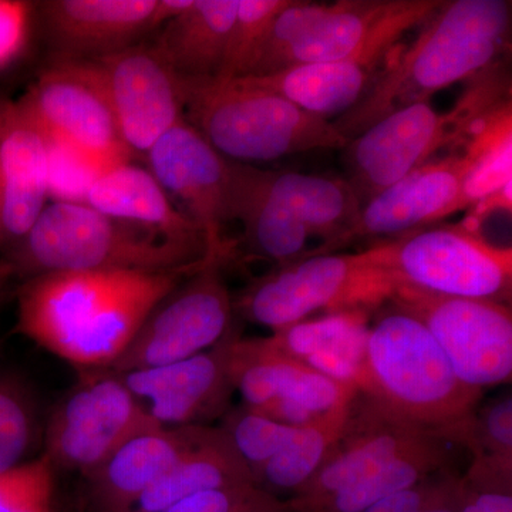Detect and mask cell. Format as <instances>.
Returning <instances> with one entry per match:
<instances>
[{"mask_svg":"<svg viewBox=\"0 0 512 512\" xmlns=\"http://www.w3.org/2000/svg\"><path fill=\"white\" fill-rule=\"evenodd\" d=\"M461 495H463V484L461 476L444 468L434 480L433 490L427 498L426 503L421 505L417 512H460Z\"/></svg>","mask_w":512,"mask_h":512,"instance_id":"42","label":"cell"},{"mask_svg":"<svg viewBox=\"0 0 512 512\" xmlns=\"http://www.w3.org/2000/svg\"><path fill=\"white\" fill-rule=\"evenodd\" d=\"M237 336L231 329L198 355L117 375L158 426H202V421L224 412L235 392L229 360Z\"/></svg>","mask_w":512,"mask_h":512,"instance_id":"17","label":"cell"},{"mask_svg":"<svg viewBox=\"0 0 512 512\" xmlns=\"http://www.w3.org/2000/svg\"><path fill=\"white\" fill-rule=\"evenodd\" d=\"M225 264L224 259H211L158 303L123 356L107 370L126 373L168 365L217 345L232 329L234 309L222 276Z\"/></svg>","mask_w":512,"mask_h":512,"instance_id":"11","label":"cell"},{"mask_svg":"<svg viewBox=\"0 0 512 512\" xmlns=\"http://www.w3.org/2000/svg\"><path fill=\"white\" fill-rule=\"evenodd\" d=\"M292 0H238L237 15L229 32L227 52L218 79L247 76L266 33Z\"/></svg>","mask_w":512,"mask_h":512,"instance_id":"35","label":"cell"},{"mask_svg":"<svg viewBox=\"0 0 512 512\" xmlns=\"http://www.w3.org/2000/svg\"><path fill=\"white\" fill-rule=\"evenodd\" d=\"M394 49L396 47L377 46L340 62L306 64L268 76L245 79L259 89L284 97L309 113L323 119H338L362 99L393 55Z\"/></svg>","mask_w":512,"mask_h":512,"instance_id":"22","label":"cell"},{"mask_svg":"<svg viewBox=\"0 0 512 512\" xmlns=\"http://www.w3.org/2000/svg\"><path fill=\"white\" fill-rule=\"evenodd\" d=\"M396 288L389 272L366 251L305 255L255 279L237 308L249 322L278 332L323 313H375Z\"/></svg>","mask_w":512,"mask_h":512,"instance_id":"7","label":"cell"},{"mask_svg":"<svg viewBox=\"0 0 512 512\" xmlns=\"http://www.w3.org/2000/svg\"><path fill=\"white\" fill-rule=\"evenodd\" d=\"M55 470L42 454L0 474V512H53Z\"/></svg>","mask_w":512,"mask_h":512,"instance_id":"38","label":"cell"},{"mask_svg":"<svg viewBox=\"0 0 512 512\" xmlns=\"http://www.w3.org/2000/svg\"><path fill=\"white\" fill-rule=\"evenodd\" d=\"M194 0H156V9L153 13V30L167 25L170 20L177 18L192 5Z\"/></svg>","mask_w":512,"mask_h":512,"instance_id":"45","label":"cell"},{"mask_svg":"<svg viewBox=\"0 0 512 512\" xmlns=\"http://www.w3.org/2000/svg\"><path fill=\"white\" fill-rule=\"evenodd\" d=\"M154 9L156 0H50L42 16L55 59L89 60L136 45Z\"/></svg>","mask_w":512,"mask_h":512,"instance_id":"20","label":"cell"},{"mask_svg":"<svg viewBox=\"0 0 512 512\" xmlns=\"http://www.w3.org/2000/svg\"><path fill=\"white\" fill-rule=\"evenodd\" d=\"M238 0H194L163 26L154 49L181 79L220 76Z\"/></svg>","mask_w":512,"mask_h":512,"instance_id":"26","label":"cell"},{"mask_svg":"<svg viewBox=\"0 0 512 512\" xmlns=\"http://www.w3.org/2000/svg\"><path fill=\"white\" fill-rule=\"evenodd\" d=\"M146 156L151 175L200 228L208 256L229 261L235 242L225 237L224 227L232 222V161L185 119L158 138Z\"/></svg>","mask_w":512,"mask_h":512,"instance_id":"13","label":"cell"},{"mask_svg":"<svg viewBox=\"0 0 512 512\" xmlns=\"http://www.w3.org/2000/svg\"><path fill=\"white\" fill-rule=\"evenodd\" d=\"M460 151L471 160L464 188L468 208L512 183V101L488 117Z\"/></svg>","mask_w":512,"mask_h":512,"instance_id":"31","label":"cell"},{"mask_svg":"<svg viewBox=\"0 0 512 512\" xmlns=\"http://www.w3.org/2000/svg\"><path fill=\"white\" fill-rule=\"evenodd\" d=\"M12 269L10 266L6 264L5 259L0 261V301H2L3 295H5L6 289H8V285L10 279L13 278Z\"/></svg>","mask_w":512,"mask_h":512,"instance_id":"46","label":"cell"},{"mask_svg":"<svg viewBox=\"0 0 512 512\" xmlns=\"http://www.w3.org/2000/svg\"><path fill=\"white\" fill-rule=\"evenodd\" d=\"M158 512H291L286 501L258 485L205 491Z\"/></svg>","mask_w":512,"mask_h":512,"instance_id":"40","label":"cell"},{"mask_svg":"<svg viewBox=\"0 0 512 512\" xmlns=\"http://www.w3.org/2000/svg\"><path fill=\"white\" fill-rule=\"evenodd\" d=\"M238 457L255 476L288 444L296 427L286 426L265 414L242 406L225 416L220 427Z\"/></svg>","mask_w":512,"mask_h":512,"instance_id":"33","label":"cell"},{"mask_svg":"<svg viewBox=\"0 0 512 512\" xmlns=\"http://www.w3.org/2000/svg\"><path fill=\"white\" fill-rule=\"evenodd\" d=\"M332 5L333 3L292 0L272 22L261 49L245 77L268 76L275 73L285 53L328 15Z\"/></svg>","mask_w":512,"mask_h":512,"instance_id":"36","label":"cell"},{"mask_svg":"<svg viewBox=\"0 0 512 512\" xmlns=\"http://www.w3.org/2000/svg\"><path fill=\"white\" fill-rule=\"evenodd\" d=\"M359 390L457 443L483 399V392L458 379L429 329L390 301L370 318Z\"/></svg>","mask_w":512,"mask_h":512,"instance_id":"3","label":"cell"},{"mask_svg":"<svg viewBox=\"0 0 512 512\" xmlns=\"http://www.w3.org/2000/svg\"><path fill=\"white\" fill-rule=\"evenodd\" d=\"M365 251L397 285L510 305L512 249L491 244L481 229L439 222L376 242Z\"/></svg>","mask_w":512,"mask_h":512,"instance_id":"8","label":"cell"},{"mask_svg":"<svg viewBox=\"0 0 512 512\" xmlns=\"http://www.w3.org/2000/svg\"><path fill=\"white\" fill-rule=\"evenodd\" d=\"M448 443L450 441L434 434L394 458L382 470L350 485L309 512H363L390 495L414 487L448 467Z\"/></svg>","mask_w":512,"mask_h":512,"instance_id":"29","label":"cell"},{"mask_svg":"<svg viewBox=\"0 0 512 512\" xmlns=\"http://www.w3.org/2000/svg\"><path fill=\"white\" fill-rule=\"evenodd\" d=\"M473 458L512 470V397L510 393L478 406L460 440Z\"/></svg>","mask_w":512,"mask_h":512,"instance_id":"37","label":"cell"},{"mask_svg":"<svg viewBox=\"0 0 512 512\" xmlns=\"http://www.w3.org/2000/svg\"><path fill=\"white\" fill-rule=\"evenodd\" d=\"M429 329L458 379L493 389L512 376V312L507 303L436 295L397 285L390 299Z\"/></svg>","mask_w":512,"mask_h":512,"instance_id":"9","label":"cell"},{"mask_svg":"<svg viewBox=\"0 0 512 512\" xmlns=\"http://www.w3.org/2000/svg\"><path fill=\"white\" fill-rule=\"evenodd\" d=\"M511 188L512 183L504 185L500 190L491 192V194L485 195V197L474 202L468 208L466 217L461 221V224L466 225L468 228L481 229L483 222L488 220L491 215L497 214V212H511Z\"/></svg>","mask_w":512,"mask_h":512,"instance_id":"44","label":"cell"},{"mask_svg":"<svg viewBox=\"0 0 512 512\" xmlns=\"http://www.w3.org/2000/svg\"><path fill=\"white\" fill-rule=\"evenodd\" d=\"M28 25V3L0 0V69L12 63L25 46Z\"/></svg>","mask_w":512,"mask_h":512,"instance_id":"41","label":"cell"},{"mask_svg":"<svg viewBox=\"0 0 512 512\" xmlns=\"http://www.w3.org/2000/svg\"><path fill=\"white\" fill-rule=\"evenodd\" d=\"M387 409L375 397L357 392L345 429L322 468L286 504L291 512H309L333 495L386 467L421 441L434 436ZM439 436V434H437Z\"/></svg>","mask_w":512,"mask_h":512,"instance_id":"16","label":"cell"},{"mask_svg":"<svg viewBox=\"0 0 512 512\" xmlns=\"http://www.w3.org/2000/svg\"><path fill=\"white\" fill-rule=\"evenodd\" d=\"M232 221L244 227L249 254L275 266L298 261L311 249L306 228L265 190L261 168L237 161H232Z\"/></svg>","mask_w":512,"mask_h":512,"instance_id":"25","label":"cell"},{"mask_svg":"<svg viewBox=\"0 0 512 512\" xmlns=\"http://www.w3.org/2000/svg\"><path fill=\"white\" fill-rule=\"evenodd\" d=\"M208 258L204 249L171 241L151 229L117 220L87 204L52 202L6 264L23 279L52 272H161Z\"/></svg>","mask_w":512,"mask_h":512,"instance_id":"5","label":"cell"},{"mask_svg":"<svg viewBox=\"0 0 512 512\" xmlns=\"http://www.w3.org/2000/svg\"><path fill=\"white\" fill-rule=\"evenodd\" d=\"M37 437V406L28 384L0 373V474L26 463Z\"/></svg>","mask_w":512,"mask_h":512,"instance_id":"32","label":"cell"},{"mask_svg":"<svg viewBox=\"0 0 512 512\" xmlns=\"http://www.w3.org/2000/svg\"><path fill=\"white\" fill-rule=\"evenodd\" d=\"M511 23L510 0H443L412 45L390 56L362 99L332 123L349 143L394 111L467 82L510 57Z\"/></svg>","mask_w":512,"mask_h":512,"instance_id":"2","label":"cell"},{"mask_svg":"<svg viewBox=\"0 0 512 512\" xmlns=\"http://www.w3.org/2000/svg\"><path fill=\"white\" fill-rule=\"evenodd\" d=\"M43 134V133H42ZM47 148V188L53 202L87 204V197L100 175L116 167L43 134Z\"/></svg>","mask_w":512,"mask_h":512,"instance_id":"34","label":"cell"},{"mask_svg":"<svg viewBox=\"0 0 512 512\" xmlns=\"http://www.w3.org/2000/svg\"><path fill=\"white\" fill-rule=\"evenodd\" d=\"M18 103L46 136L111 165L134 156L106 97L77 60H53Z\"/></svg>","mask_w":512,"mask_h":512,"instance_id":"15","label":"cell"},{"mask_svg":"<svg viewBox=\"0 0 512 512\" xmlns=\"http://www.w3.org/2000/svg\"><path fill=\"white\" fill-rule=\"evenodd\" d=\"M87 205L117 220L151 229L171 241L207 252L200 228L174 207L150 171L123 163L101 174L87 197Z\"/></svg>","mask_w":512,"mask_h":512,"instance_id":"24","label":"cell"},{"mask_svg":"<svg viewBox=\"0 0 512 512\" xmlns=\"http://www.w3.org/2000/svg\"><path fill=\"white\" fill-rule=\"evenodd\" d=\"M372 315L366 311L323 313L272 332L264 340L276 352L359 389Z\"/></svg>","mask_w":512,"mask_h":512,"instance_id":"23","label":"cell"},{"mask_svg":"<svg viewBox=\"0 0 512 512\" xmlns=\"http://www.w3.org/2000/svg\"><path fill=\"white\" fill-rule=\"evenodd\" d=\"M232 386L241 394L244 406L259 410L284 400L323 419L348 407L359 389L316 372L276 352L264 338H235L229 360Z\"/></svg>","mask_w":512,"mask_h":512,"instance_id":"18","label":"cell"},{"mask_svg":"<svg viewBox=\"0 0 512 512\" xmlns=\"http://www.w3.org/2000/svg\"><path fill=\"white\" fill-rule=\"evenodd\" d=\"M214 258L174 271L52 272L25 279L16 329L83 369H110L158 303Z\"/></svg>","mask_w":512,"mask_h":512,"instance_id":"1","label":"cell"},{"mask_svg":"<svg viewBox=\"0 0 512 512\" xmlns=\"http://www.w3.org/2000/svg\"><path fill=\"white\" fill-rule=\"evenodd\" d=\"M247 484H255L251 470L218 427L204 443L181 457L124 512L163 511L195 494Z\"/></svg>","mask_w":512,"mask_h":512,"instance_id":"28","label":"cell"},{"mask_svg":"<svg viewBox=\"0 0 512 512\" xmlns=\"http://www.w3.org/2000/svg\"><path fill=\"white\" fill-rule=\"evenodd\" d=\"M47 198L45 137L19 103L0 101V249L29 234Z\"/></svg>","mask_w":512,"mask_h":512,"instance_id":"19","label":"cell"},{"mask_svg":"<svg viewBox=\"0 0 512 512\" xmlns=\"http://www.w3.org/2000/svg\"><path fill=\"white\" fill-rule=\"evenodd\" d=\"M350 404L311 426L296 429L288 444L256 473L255 484L276 497L278 494L292 497L302 490L318 474L338 443L348 420Z\"/></svg>","mask_w":512,"mask_h":512,"instance_id":"30","label":"cell"},{"mask_svg":"<svg viewBox=\"0 0 512 512\" xmlns=\"http://www.w3.org/2000/svg\"><path fill=\"white\" fill-rule=\"evenodd\" d=\"M471 160L463 151L448 153L404 175L363 205L352 228L325 249L306 255L339 252L353 242L384 241L439 224L458 211L467 210L464 188Z\"/></svg>","mask_w":512,"mask_h":512,"instance_id":"14","label":"cell"},{"mask_svg":"<svg viewBox=\"0 0 512 512\" xmlns=\"http://www.w3.org/2000/svg\"><path fill=\"white\" fill-rule=\"evenodd\" d=\"M464 84L450 110L437 111L430 101H421L394 111L346 144V180L362 207L440 151H460L488 117L511 103L510 57Z\"/></svg>","mask_w":512,"mask_h":512,"instance_id":"4","label":"cell"},{"mask_svg":"<svg viewBox=\"0 0 512 512\" xmlns=\"http://www.w3.org/2000/svg\"><path fill=\"white\" fill-rule=\"evenodd\" d=\"M117 373L94 370L66 394L47 420L46 456L53 466L92 474L126 441L157 429Z\"/></svg>","mask_w":512,"mask_h":512,"instance_id":"10","label":"cell"},{"mask_svg":"<svg viewBox=\"0 0 512 512\" xmlns=\"http://www.w3.org/2000/svg\"><path fill=\"white\" fill-rule=\"evenodd\" d=\"M212 427H157L126 441L87 478L101 512H124L171 467L204 443Z\"/></svg>","mask_w":512,"mask_h":512,"instance_id":"21","label":"cell"},{"mask_svg":"<svg viewBox=\"0 0 512 512\" xmlns=\"http://www.w3.org/2000/svg\"><path fill=\"white\" fill-rule=\"evenodd\" d=\"M99 86L133 154H147L184 120L181 80L153 45L128 46L96 59L77 60Z\"/></svg>","mask_w":512,"mask_h":512,"instance_id":"12","label":"cell"},{"mask_svg":"<svg viewBox=\"0 0 512 512\" xmlns=\"http://www.w3.org/2000/svg\"><path fill=\"white\" fill-rule=\"evenodd\" d=\"M461 484L460 512H512V470L473 458Z\"/></svg>","mask_w":512,"mask_h":512,"instance_id":"39","label":"cell"},{"mask_svg":"<svg viewBox=\"0 0 512 512\" xmlns=\"http://www.w3.org/2000/svg\"><path fill=\"white\" fill-rule=\"evenodd\" d=\"M444 470V468H443ZM440 473V471H439ZM426 478L421 483L414 485V487L407 488V490L400 491L384 498L379 503L373 504L372 507L367 508L363 512H417L420 510L421 505L426 503L427 498L433 490L434 480L437 474Z\"/></svg>","mask_w":512,"mask_h":512,"instance_id":"43","label":"cell"},{"mask_svg":"<svg viewBox=\"0 0 512 512\" xmlns=\"http://www.w3.org/2000/svg\"><path fill=\"white\" fill-rule=\"evenodd\" d=\"M265 190L284 205L309 237L322 239L316 251L330 247L355 225L362 204L346 178L261 170Z\"/></svg>","mask_w":512,"mask_h":512,"instance_id":"27","label":"cell"},{"mask_svg":"<svg viewBox=\"0 0 512 512\" xmlns=\"http://www.w3.org/2000/svg\"><path fill=\"white\" fill-rule=\"evenodd\" d=\"M184 119L221 156L237 163L272 161L316 150H343L332 120L237 79H181Z\"/></svg>","mask_w":512,"mask_h":512,"instance_id":"6","label":"cell"}]
</instances>
